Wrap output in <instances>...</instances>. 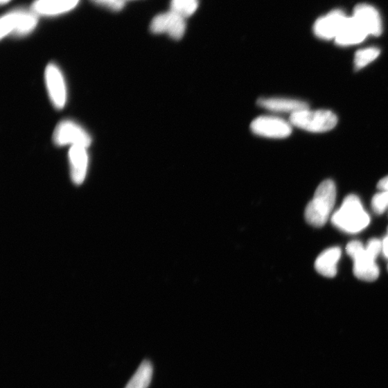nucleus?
Returning <instances> with one entry per match:
<instances>
[{
	"mask_svg": "<svg viewBox=\"0 0 388 388\" xmlns=\"http://www.w3.org/2000/svg\"><path fill=\"white\" fill-rule=\"evenodd\" d=\"M53 141L57 146H84L89 148L91 138L80 125L69 120L58 123L53 134Z\"/></svg>",
	"mask_w": 388,
	"mask_h": 388,
	"instance_id": "6",
	"label": "nucleus"
},
{
	"mask_svg": "<svg viewBox=\"0 0 388 388\" xmlns=\"http://www.w3.org/2000/svg\"><path fill=\"white\" fill-rule=\"evenodd\" d=\"M346 17L341 10L333 11L317 19L314 26V32L317 36L325 40L335 39Z\"/></svg>",
	"mask_w": 388,
	"mask_h": 388,
	"instance_id": "10",
	"label": "nucleus"
},
{
	"mask_svg": "<svg viewBox=\"0 0 388 388\" xmlns=\"http://www.w3.org/2000/svg\"><path fill=\"white\" fill-rule=\"evenodd\" d=\"M38 16L32 10L16 9L1 17L0 34L1 38L10 35L24 37L31 33L37 27Z\"/></svg>",
	"mask_w": 388,
	"mask_h": 388,
	"instance_id": "5",
	"label": "nucleus"
},
{
	"mask_svg": "<svg viewBox=\"0 0 388 388\" xmlns=\"http://www.w3.org/2000/svg\"><path fill=\"white\" fill-rule=\"evenodd\" d=\"M92 1L114 12L121 11L125 5V0H92Z\"/></svg>",
	"mask_w": 388,
	"mask_h": 388,
	"instance_id": "21",
	"label": "nucleus"
},
{
	"mask_svg": "<svg viewBox=\"0 0 388 388\" xmlns=\"http://www.w3.org/2000/svg\"><path fill=\"white\" fill-rule=\"evenodd\" d=\"M353 17L364 29L367 35L378 36L382 30V21L379 12L373 6L361 4L354 10Z\"/></svg>",
	"mask_w": 388,
	"mask_h": 388,
	"instance_id": "13",
	"label": "nucleus"
},
{
	"mask_svg": "<svg viewBox=\"0 0 388 388\" xmlns=\"http://www.w3.org/2000/svg\"><path fill=\"white\" fill-rule=\"evenodd\" d=\"M258 105L272 112H295L308 109V105L303 101L288 98H263L258 100Z\"/></svg>",
	"mask_w": 388,
	"mask_h": 388,
	"instance_id": "16",
	"label": "nucleus"
},
{
	"mask_svg": "<svg viewBox=\"0 0 388 388\" xmlns=\"http://www.w3.org/2000/svg\"><path fill=\"white\" fill-rule=\"evenodd\" d=\"M387 235H388V227H387Z\"/></svg>",
	"mask_w": 388,
	"mask_h": 388,
	"instance_id": "25",
	"label": "nucleus"
},
{
	"mask_svg": "<svg viewBox=\"0 0 388 388\" xmlns=\"http://www.w3.org/2000/svg\"><path fill=\"white\" fill-rule=\"evenodd\" d=\"M125 1H127V0H125Z\"/></svg>",
	"mask_w": 388,
	"mask_h": 388,
	"instance_id": "26",
	"label": "nucleus"
},
{
	"mask_svg": "<svg viewBox=\"0 0 388 388\" xmlns=\"http://www.w3.org/2000/svg\"><path fill=\"white\" fill-rule=\"evenodd\" d=\"M153 369L151 363L143 361L125 388H148L152 378Z\"/></svg>",
	"mask_w": 388,
	"mask_h": 388,
	"instance_id": "17",
	"label": "nucleus"
},
{
	"mask_svg": "<svg viewBox=\"0 0 388 388\" xmlns=\"http://www.w3.org/2000/svg\"><path fill=\"white\" fill-rule=\"evenodd\" d=\"M10 1V0H0V2H1L2 5H5L8 3Z\"/></svg>",
	"mask_w": 388,
	"mask_h": 388,
	"instance_id": "24",
	"label": "nucleus"
},
{
	"mask_svg": "<svg viewBox=\"0 0 388 388\" xmlns=\"http://www.w3.org/2000/svg\"><path fill=\"white\" fill-rule=\"evenodd\" d=\"M335 114L328 110L312 111L308 109L291 114V125L312 132H324L333 129L337 124Z\"/></svg>",
	"mask_w": 388,
	"mask_h": 388,
	"instance_id": "3",
	"label": "nucleus"
},
{
	"mask_svg": "<svg viewBox=\"0 0 388 388\" xmlns=\"http://www.w3.org/2000/svg\"><path fill=\"white\" fill-rule=\"evenodd\" d=\"M337 189L332 180L323 182L317 188L313 200L305 210L306 222L315 227L325 225L335 204Z\"/></svg>",
	"mask_w": 388,
	"mask_h": 388,
	"instance_id": "1",
	"label": "nucleus"
},
{
	"mask_svg": "<svg viewBox=\"0 0 388 388\" xmlns=\"http://www.w3.org/2000/svg\"><path fill=\"white\" fill-rule=\"evenodd\" d=\"M382 252L384 257L388 259V235L384 238L382 242Z\"/></svg>",
	"mask_w": 388,
	"mask_h": 388,
	"instance_id": "22",
	"label": "nucleus"
},
{
	"mask_svg": "<svg viewBox=\"0 0 388 388\" xmlns=\"http://www.w3.org/2000/svg\"><path fill=\"white\" fill-rule=\"evenodd\" d=\"M84 146H72L69 152L71 177L75 184L80 185L85 180L89 166V154Z\"/></svg>",
	"mask_w": 388,
	"mask_h": 388,
	"instance_id": "11",
	"label": "nucleus"
},
{
	"mask_svg": "<svg viewBox=\"0 0 388 388\" xmlns=\"http://www.w3.org/2000/svg\"><path fill=\"white\" fill-rule=\"evenodd\" d=\"M378 188L381 191H388V177L383 178L378 182Z\"/></svg>",
	"mask_w": 388,
	"mask_h": 388,
	"instance_id": "23",
	"label": "nucleus"
},
{
	"mask_svg": "<svg viewBox=\"0 0 388 388\" xmlns=\"http://www.w3.org/2000/svg\"><path fill=\"white\" fill-rule=\"evenodd\" d=\"M80 0H35L31 10L37 16L54 17L73 10Z\"/></svg>",
	"mask_w": 388,
	"mask_h": 388,
	"instance_id": "12",
	"label": "nucleus"
},
{
	"mask_svg": "<svg viewBox=\"0 0 388 388\" xmlns=\"http://www.w3.org/2000/svg\"><path fill=\"white\" fill-rule=\"evenodd\" d=\"M387 268H388V266H387Z\"/></svg>",
	"mask_w": 388,
	"mask_h": 388,
	"instance_id": "27",
	"label": "nucleus"
},
{
	"mask_svg": "<svg viewBox=\"0 0 388 388\" xmlns=\"http://www.w3.org/2000/svg\"><path fill=\"white\" fill-rule=\"evenodd\" d=\"M342 250L338 247L326 249L319 256L315 262L318 273L326 278H334L337 274V263Z\"/></svg>",
	"mask_w": 388,
	"mask_h": 388,
	"instance_id": "15",
	"label": "nucleus"
},
{
	"mask_svg": "<svg viewBox=\"0 0 388 388\" xmlns=\"http://www.w3.org/2000/svg\"><path fill=\"white\" fill-rule=\"evenodd\" d=\"M199 0H171L170 10L184 18H188L197 11Z\"/></svg>",
	"mask_w": 388,
	"mask_h": 388,
	"instance_id": "18",
	"label": "nucleus"
},
{
	"mask_svg": "<svg viewBox=\"0 0 388 388\" xmlns=\"http://www.w3.org/2000/svg\"><path fill=\"white\" fill-rule=\"evenodd\" d=\"M346 254L354 261L353 272L360 280L373 282L380 275V270L376 263V257L369 252L358 240L349 242L346 247Z\"/></svg>",
	"mask_w": 388,
	"mask_h": 388,
	"instance_id": "4",
	"label": "nucleus"
},
{
	"mask_svg": "<svg viewBox=\"0 0 388 388\" xmlns=\"http://www.w3.org/2000/svg\"><path fill=\"white\" fill-rule=\"evenodd\" d=\"M45 81L53 107L57 109H63L67 102V88L60 68L55 64H49L45 71Z\"/></svg>",
	"mask_w": 388,
	"mask_h": 388,
	"instance_id": "8",
	"label": "nucleus"
},
{
	"mask_svg": "<svg viewBox=\"0 0 388 388\" xmlns=\"http://www.w3.org/2000/svg\"><path fill=\"white\" fill-rule=\"evenodd\" d=\"M380 51L377 48H368L358 51L355 56V67L357 71L362 69L374 62L379 56Z\"/></svg>",
	"mask_w": 388,
	"mask_h": 388,
	"instance_id": "19",
	"label": "nucleus"
},
{
	"mask_svg": "<svg viewBox=\"0 0 388 388\" xmlns=\"http://www.w3.org/2000/svg\"><path fill=\"white\" fill-rule=\"evenodd\" d=\"M367 35L364 29L353 16L345 19L340 33L335 37V42L342 46L355 45L362 42Z\"/></svg>",
	"mask_w": 388,
	"mask_h": 388,
	"instance_id": "14",
	"label": "nucleus"
},
{
	"mask_svg": "<svg viewBox=\"0 0 388 388\" xmlns=\"http://www.w3.org/2000/svg\"><path fill=\"white\" fill-rule=\"evenodd\" d=\"M372 208L377 215H382L388 208V191H382L376 194L372 200Z\"/></svg>",
	"mask_w": 388,
	"mask_h": 388,
	"instance_id": "20",
	"label": "nucleus"
},
{
	"mask_svg": "<svg viewBox=\"0 0 388 388\" xmlns=\"http://www.w3.org/2000/svg\"><path fill=\"white\" fill-rule=\"evenodd\" d=\"M252 132L261 137L282 139L292 132V127L287 122L274 116H261L250 125Z\"/></svg>",
	"mask_w": 388,
	"mask_h": 388,
	"instance_id": "7",
	"label": "nucleus"
},
{
	"mask_svg": "<svg viewBox=\"0 0 388 388\" xmlns=\"http://www.w3.org/2000/svg\"><path fill=\"white\" fill-rule=\"evenodd\" d=\"M333 224L339 229L355 234L364 229L371 222L359 197L354 194L347 196L340 209L332 218Z\"/></svg>",
	"mask_w": 388,
	"mask_h": 388,
	"instance_id": "2",
	"label": "nucleus"
},
{
	"mask_svg": "<svg viewBox=\"0 0 388 388\" xmlns=\"http://www.w3.org/2000/svg\"><path fill=\"white\" fill-rule=\"evenodd\" d=\"M186 29V18L171 10L155 16L150 24L153 33H166L177 41L184 37Z\"/></svg>",
	"mask_w": 388,
	"mask_h": 388,
	"instance_id": "9",
	"label": "nucleus"
}]
</instances>
